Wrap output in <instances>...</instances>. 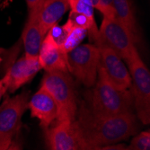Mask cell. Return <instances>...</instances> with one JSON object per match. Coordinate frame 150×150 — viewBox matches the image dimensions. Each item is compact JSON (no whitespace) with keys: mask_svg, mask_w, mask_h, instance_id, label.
<instances>
[{"mask_svg":"<svg viewBox=\"0 0 150 150\" xmlns=\"http://www.w3.org/2000/svg\"><path fill=\"white\" fill-rule=\"evenodd\" d=\"M103 7V15L104 17H114L115 13L112 6V0H99Z\"/></svg>","mask_w":150,"mask_h":150,"instance_id":"ffe728a7","label":"cell"},{"mask_svg":"<svg viewBox=\"0 0 150 150\" xmlns=\"http://www.w3.org/2000/svg\"><path fill=\"white\" fill-rule=\"evenodd\" d=\"M1 1H2V0H0V2H1Z\"/></svg>","mask_w":150,"mask_h":150,"instance_id":"cb8c5ba5","label":"cell"},{"mask_svg":"<svg viewBox=\"0 0 150 150\" xmlns=\"http://www.w3.org/2000/svg\"><path fill=\"white\" fill-rule=\"evenodd\" d=\"M38 59L42 69L46 72L51 71H69L67 61V53L54 42L51 36L47 33L40 45Z\"/></svg>","mask_w":150,"mask_h":150,"instance_id":"7c38bea8","label":"cell"},{"mask_svg":"<svg viewBox=\"0 0 150 150\" xmlns=\"http://www.w3.org/2000/svg\"><path fill=\"white\" fill-rule=\"evenodd\" d=\"M52 96L58 107L57 120H75L77 113L76 95L69 71L46 72L42 86Z\"/></svg>","mask_w":150,"mask_h":150,"instance_id":"3957f363","label":"cell"},{"mask_svg":"<svg viewBox=\"0 0 150 150\" xmlns=\"http://www.w3.org/2000/svg\"><path fill=\"white\" fill-rule=\"evenodd\" d=\"M65 25L69 29V33H67L65 42L61 46V49L65 53H67L80 44L82 40L85 38L86 34L87 33V31L79 28V27L72 26L69 22H67Z\"/></svg>","mask_w":150,"mask_h":150,"instance_id":"2e32d148","label":"cell"},{"mask_svg":"<svg viewBox=\"0 0 150 150\" xmlns=\"http://www.w3.org/2000/svg\"><path fill=\"white\" fill-rule=\"evenodd\" d=\"M131 78L134 108L143 124L150 122V73L136 49L125 60Z\"/></svg>","mask_w":150,"mask_h":150,"instance_id":"277c9868","label":"cell"},{"mask_svg":"<svg viewBox=\"0 0 150 150\" xmlns=\"http://www.w3.org/2000/svg\"><path fill=\"white\" fill-rule=\"evenodd\" d=\"M93 86L90 109L94 113L113 116L133 112L134 98L131 91L117 88L100 67H98L97 78Z\"/></svg>","mask_w":150,"mask_h":150,"instance_id":"7a4b0ae2","label":"cell"},{"mask_svg":"<svg viewBox=\"0 0 150 150\" xmlns=\"http://www.w3.org/2000/svg\"><path fill=\"white\" fill-rule=\"evenodd\" d=\"M25 1L27 6H28L29 13H38L45 0H25Z\"/></svg>","mask_w":150,"mask_h":150,"instance_id":"44dd1931","label":"cell"},{"mask_svg":"<svg viewBox=\"0 0 150 150\" xmlns=\"http://www.w3.org/2000/svg\"><path fill=\"white\" fill-rule=\"evenodd\" d=\"M112 6L115 17L125 24L135 37L139 39L138 23L132 0H112Z\"/></svg>","mask_w":150,"mask_h":150,"instance_id":"9a60e30c","label":"cell"},{"mask_svg":"<svg viewBox=\"0 0 150 150\" xmlns=\"http://www.w3.org/2000/svg\"><path fill=\"white\" fill-rule=\"evenodd\" d=\"M47 33L43 30L38 20V13H29L24 28L23 30V43L24 55L29 58H38L40 45Z\"/></svg>","mask_w":150,"mask_h":150,"instance_id":"4fadbf2b","label":"cell"},{"mask_svg":"<svg viewBox=\"0 0 150 150\" xmlns=\"http://www.w3.org/2000/svg\"><path fill=\"white\" fill-rule=\"evenodd\" d=\"M28 108L31 111L32 117L39 120L40 125L45 129L57 120V104L49 92L42 86H40L39 91L28 102Z\"/></svg>","mask_w":150,"mask_h":150,"instance_id":"8fae6325","label":"cell"},{"mask_svg":"<svg viewBox=\"0 0 150 150\" xmlns=\"http://www.w3.org/2000/svg\"><path fill=\"white\" fill-rule=\"evenodd\" d=\"M42 69L38 58H29L23 55L13 63L3 77L6 90L11 93L16 91L28 83Z\"/></svg>","mask_w":150,"mask_h":150,"instance_id":"30bf717a","label":"cell"},{"mask_svg":"<svg viewBox=\"0 0 150 150\" xmlns=\"http://www.w3.org/2000/svg\"><path fill=\"white\" fill-rule=\"evenodd\" d=\"M48 33L54 40V42L61 48V46L63 45L67 39V33H69V29H67V27L65 24L59 25L58 23H56L48 31Z\"/></svg>","mask_w":150,"mask_h":150,"instance_id":"d6986e66","label":"cell"},{"mask_svg":"<svg viewBox=\"0 0 150 150\" xmlns=\"http://www.w3.org/2000/svg\"><path fill=\"white\" fill-rule=\"evenodd\" d=\"M45 144L51 150L81 149L75 120L58 121L57 125L46 129Z\"/></svg>","mask_w":150,"mask_h":150,"instance_id":"9c48e42d","label":"cell"},{"mask_svg":"<svg viewBox=\"0 0 150 150\" xmlns=\"http://www.w3.org/2000/svg\"><path fill=\"white\" fill-rule=\"evenodd\" d=\"M97 47L100 52L99 67L108 79L119 89H129L131 86V78L122 59L111 48L103 45Z\"/></svg>","mask_w":150,"mask_h":150,"instance_id":"ba28073f","label":"cell"},{"mask_svg":"<svg viewBox=\"0 0 150 150\" xmlns=\"http://www.w3.org/2000/svg\"><path fill=\"white\" fill-rule=\"evenodd\" d=\"M127 149L131 150H149L150 149V132L149 130L142 131L137 134L131 139Z\"/></svg>","mask_w":150,"mask_h":150,"instance_id":"ac0fdd59","label":"cell"},{"mask_svg":"<svg viewBox=\"0 0 150 150\" xmlns=\"http://www.w3.org/2000/svg\"><path fill=\"white\" fill-rule=\"evenodd\" d=\"M93 40L96 46L103 45L111 48L122 59L126 60L137 49L135 42L138 39L125 24L115 16H103L98 33Z\"/></svg>","mask_w":150,"mask_h":150,"instance_id":"5b68a950","label":"cell"},{"mask_svg":"<svg viewBox=\"0 0 150 150\" xmlns=\"http://www.w3.org/2000/svg\"><path fill=\"white\" fill-rule=\"evenodd\" d=\"M28 93H22L7 99L0 107V150L10 147L28 108Z\"/></svg>","mask_w":150,"mask_h":150,"instance_id":"52a82bcc","label":"cell"},{"mask_svg":"<svg viewBox=\"0 0 150 150\" xmlns=\"http://www.w3.org/2000/svg\"><path fill=\"white\" fill-rule=\"evenodd\" d=\"M77 113L75 125L81 149H105L129 139L139 129L138 119L133 112L104 116L82 104Z\"/></svg>","mask_w":150,"mask_h":150,"instance_id":"6da1fadb","label":"cell"},{"mask_svg":"<svg viewBox=\"0 0 150 150\" xmlns=\"http://www.w3.org/2000/svg\"><path fill=\"white\" fill-rule=\"evenodd\" d=\"M69 9V0H45L38 12V20L43 30L48 33Z\"/></svg>","mask_w":150,"mask_h":150,"instance_id":"5bb4252c","label":"cell"},{"mask_svg":"<svg viewBox=\"0 0 150 150\" xmlns=\"http://www.w3.org/2000/svg\"><path fill=\"white\" fill-rule=\"evenodd\" d=\"M71 11L87 16L89 19L94 20V8L90 0H69Z\"/></svg>","mask_w":150,"mask_h":150,"instance_id":"e0dca14e","label":"cell"},{"mask_svg":"<svg viewBox=\"0 0 150 150\" xmlns=\"http://www.w3.org/2000/svg\"><path fill=\"white\" fill-rule=\"evenodd\" d=\"M69 70L82 85L92 87L97 78L100 52L96 45H78L67 53Z\"/></svg>","mask_w":150,"mask_h":150,"instance_id":"8992f818","label":"cell"},{"mask_svg":"<svg viewBox=\"0 0 150 150\" xmlns=\"http://www.w3.org/2000/svg\"><path fill=\"white\" fill-rule=\"evenodd\" d=\"M90 2H91L93 7L94 9H97L98 11H100L101 13H103V7H102V5H101L99 0H90Z\"/></svg>","mask_w":150,"mask_h":150,"instance_id":"7402d4cb","label":"cell"},{"mask_svg":"<svg viewBox=\"0 0 150 150\" xmlns=\"http://www.w3.org/2000/svg\"><path fill=\"white\" fill-rule=\"evenodd\" d=\"M6 86L4 83V80L3 78L0 80V100H1V98L3 97V95L5 94V93L6 92Z\"/></svg>","mask_w":150,"mask_h":150,"instance_id":"603a6c76","label":"cell"}]
</instances>
